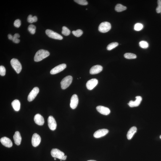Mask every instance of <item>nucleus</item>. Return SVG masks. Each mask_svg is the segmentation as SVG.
Masks as SVG:
<instances>
[{"instance_id":"obj_20","label":"nucleus","mask_w":161,"mask_h":161,"mask_svg":"<svg viewBox=\"0 0 161 161\" xmlns=\"http://www.w3.org/2000/svg\"><path fill=\"white\" fill-rule=\"evenodd\" d=\"M137 128L136 127H133L129 130L127 134V137L128 140H130L132 138L135 134L136 132Z\"/></svg>"},{"instance_id":"obj_10","label":"nucleus","mask_w":161,"mask_h":161,"mask_svg":"<svg viewBox=\"0 0 161 161\" xmlns=\"http://www.w3.org/2000/svg\"><path fill=\"white\" fill-rule=\"evenodd\" d=\"M109 132V130L107 129H101L97 130L94 134L93 136L96 138H99L105 136Z\"/></svg>"},{"instance_id":"obj_29","label":"nucleus","mask_w":161,"mask_h":161,"mask_svg":"<svg viewBox=\"0 0 161 161\" xmlns=\"http://www.w3.org/2000/svg\"><path fill=\"white\" fill-rule=\"evenodd\" d=\"M20 35L18 33H16L14 35L12 41L14 43H20V40L18 38L20 37Z\"/></svg>"},{"instance_id":"obj_1","label":"nucleus","mask_w":161,"mask_h":161,"mask_svg":"<svg viewBox=\"0 0 161 161\" xmlns=\"http://www.w3.org/2000/svg\"><path fill=\"white\" fill-rule=\"evenodd\" d=\"M50 55V53L47 51L41 49L37 51L34 57L35 62H38L41 61Z\"/></svg>"},{"instance_id":"obj_27","label":"nucleus","mask_w":161,"mask_h":161,"mask_svg":"<svg viewBox=\"0 0 161 161\" xmlns=\"http://www.w3.org/2000/svg\"><path fill=\"white\" fill-rule=\"evenodd\" d=\"M36 29V26L33 25H30L28 27V30L31 34H35Z\"/></svg>"},{"instance_id":"obj_12","label":"nucleus","mask_w":161,"mask_h":161,"mask_svg":"<svg viewBox=\"0 0 161 161\" xmlns=\"http://www.w3.org/2000/svg\"><path fill=\"white\" fill-rule=\"evenodd\" d=\"M98 83V80L96 79H92L87 82L86 86L88 90H91L97 85Z\"/></svg>"},{"instance_id":"obj_31","label":"nucleus","mask_w":161,"mask_h":161,"mask_svg":"<svg viewBox=\"0 0 161 161\" xmlns=\"http://www.w3.org/2000/svg\"><path fill=\"white\" fill-rule=\"evenodd\" d=\"M143 26L142 24L140 23H137L135 24L134 26V29L136 31H140L142 29Z\"/></svg>"},{"instance_id":"obj_19","label":"nucleus","mask_w":161,"mask_h":161,"mask_svg":"<svg viewBox=\"0 0 161 161\" xmlns=\"http://www.w3.org/2000/svg\"><path fill=\"white\" fill-rule=\"evenodd\" d=\"M14 142L17 145H19L21 144V141L22 138L21 136L20 133L18 131L15 132V134L13 136Z\"/></svg>"},{"instance_id":"obj_2","label":"nucleus","mask_w":161,"mask_h":161,"mask_svg":"<svg viewBox=\"0 0 161 161\" xmlns=\"http://www.w3.org/2000/svg\"><path fill=\"white\" fill-rule=\"evenodd\" d=\"M51 154L53 157L62 160H66L67 157L66 155H64L63 152L57 149H53L51 151Z\"/></svg>"},{"instance_id":"obj_24","label":"nucleus","mask_w":161,"mask_h":161,"mask_svg":"<svg viewBox=\"0 0 161 161\" xmlns=\"http://www.w3.org/2000/svg\"><path fill=\"white\" fill-rule=\"evenodd\" d=\"M27 20L29 23H32L34 22H36L37 21V18L36 16L32 17L31 15H29L27 18Z\"/></svg>"},{"instance_id":"obj_11","label":"nucleus","mask_w":161,"mask_h":161,"mask_svg":"<svg viewBox=\"0 0 161 161\" xmlns=\"http://www.w3.org/2000/svg\"><path fill=\"white\" fill-rule=\"evenodd\" d=\"M41 141V138L39 135L37 133H34L32 136V144L34 147L38 146Z\"/></svg>"},{"instance_id":"obj_14","label":"nucleus","mask_w":161,"mask_h":161,"mask_svg":"<svg viewBox=\"0 0 161 161\" xmlns=\"http://www.w3.org/2000/svg\"><path fill=\"white\" fill-rule=\"evenodd\" d=\"M97 110L100 113L104 115H107L110 113V111L108 108L99 106L96 107Z\"/></svg>"},{"instance_id":"obj_23","label":"nucleus","mask_w":161,"mask_h":161,"mask_svg":"<svg viewBox=\"0 0 161 161\" xmlns=\"http://www.w3.org/2000/svg\"><path fill=\"white\" fill-rule=\"evenodd\" d=\"M124 57L127 59H136L137 56L136 55L131 53H126L124 55Z\"/></svg>"},{"instance_id":"obj_4","label":"nucleus","mask_w":161,"mask_h":161,"mask_svg":"<svg viewBox=\"0 0 161 161\" xmlns=\"http://www.w3.org/2000/svg\"><path fill=\"white\" fill-rule=\"evenodd\" d=\"M11 64L13 68L17 73H19L22 69L21 64L18 60L16 59H13L11 61Z\"/></svg>"},{"instance_id":"obj_7","label":"nucleus","mask_w":161,"mask_h":161,"mask_svg":"<svg viewBox=\"0 0 161 161\" xmlns=\"http://www.w3.org/2000/svg\"><path fill=\"white\" fill-rule=\"evenodd\" d=\"M66 67V65L65 64H62L56 66L51 71V74H55L62 71Z\"/></svg>"},{"instance_id":"obj_34","label":"nucleus","mask_w":161,"mask_h":161,"mask_svg":"<svg viewBox=\"0 0 161 161\" xmlns=\"http://www.w3.org/2000/svg\"><path fill=\"white\" fill-rule=\"evenodd\" d=\"M6 70L4 66H0V75L1 76H4L6 74Z\"/></svg>"},{"instance_id":"obj_26","label":"nucleus","mask_w":161,"mask_h":161,"mask_svg":"<svg viewBox=\"0 0 161 161\" xmlns=\"http://www.w3.org/2000/svg\"><path fill=\"white\" fill-rule=\"evenodd\" d=\"M62 33L66 36H68L70 33V31L69 29L65 26H63L62 28Z\"/></svg>"},{"instance_id":"obj_40","label":"nucleus","mask_w":161,"mask_h":161,"mask_svg":"<svg viewBox=\"0 0 161 161\" xmlns=\"http://www.w3.org/2000/svg\"></svg>"},{"instance_id":"obj_36","label":"nucleus","mask_w":161,"mask_h":161,"mask_svg":"<svg viewBox=\"0 0 161 161\" xmlns=\"http://www.w3.org/2000/svg\"><path fill=\"white\" fill-rule=\"evenodd\" d=\"M8 37L9 39L10 40H12L13 38V36L11 34H8Z\"/></svg>"},{"instance_id":"obj_25","label":"nucleus","mask_w":161,"mask_h":161,"mask_svg":"<svg viewBox=\"0 0 161 161\" xmlns=\"http://www.w3.org/2000/svg\"><path fill=\"white\" fill-rule=\"evenodd\" d=\"M118 45V43L117 42H113L111 43L107 46V49L108 50L110 51L116 47Z\"/></svg>"},{"instance_id":"obj_17","label":"nucleus","mask_w":161,"mask_h":161,"mask_svg":"<svg viewBox=\"0 0 161 161\" xmlns=\"http://www.w3.org/2000/svg\"><path fill=\"white\" fill-rule=\"evenodd\" d=\"M103 67L100 65H97L93 66L90 70V73L91 74H96L102 71Z\"/></svg>"},{"instance_id":"obj_15","label":"nucleus","mask_w":161,"mask_h":161,"mask_svg":"<svg viewBox=\"0 0 161 161\" xmlns=\"http://www.w3.org/2000/svg\"><path fill=\"white\" fill-rule=\"evenodd\" d=\"M136 100L134 101H130L128 104L130 107H137L139 106L142 100V98L140 96H137L136 97Z\"/></svg>"},{"instance_id":"obj_33","label":"nucleus","mask_w":161,"mask_h":161,"mask_svg":"<svg viewBox=\"0 0 161 161\" xmlns=\"http://www.w3.org/2000/svg\"><path fill=\"white\" fill-rule=\"evenodd\" d=\"M158 6L156 9V11L157 13H161V0H158L157 1Z\"/></svg>"},{"instance_id":"obj_28","label":"nucleus","mask_w":161,"mask_h":161,"mask_svg":"<svg viewBox=\"0 0 161 161\" xmlns=\"http://www.w3.org/2000/svg\"><path fill=\"white\" fill-rule=\"evenodd\" d=\"M72 33L74 35L77 37H79L83 34V31L81 30L78 29L76 30H74L72 31Z\"/></svg>"},{"instance_id":"obj_9","label":"nucleus","mask_w":161,"mask_h":161,"mask_svg":"<svg viewBox=\"0 0 161 161\" xmlns=\"http://www.w3.org/2000/svg\"><path fill=\"white\" fill-rule=\"evenodd\" d=\"M39 92V88L37 87L34 88L28 95V101L30 102L33 101L36 98Z\"/></svg>"},{"instance_id":"obj_3","label":"nucleus","mask_w":161,"mask_h":161,"mask_svg":"<svg viewBox=\"0 0 161 161\" xmlns=\"http://www.w3.org/2000/svg\"><path fill=\"white\" fill-rule=\"evenodd\" d=\"M72 79V77L70 75H68L64 77L61 82V88L62 89H65L69 87L71 84Z\"/></svg>"},{"instance_id":"obj_38","label":"nucleus","mask_w":161,"mask_h":161,"mask_svg":"<svg viewBox=\"0 0 161 161\" xmlns=\"http://www.w3.org/2000/svg\"><path fill=\"white\" fill-rule=\"evenodd\" d=\"M54 160H56V158H54Z\"/></svg>"},{"instance_id":"obj_35","label":"nucleus","mask_w":161,"mask_h":161,"mask_svg":"<svg viewBox=\"0 0 161 161\" xmlns=\"http://www.w3.org/2000/svg\"><path fill=\"white\" fill-rule=\"evenodd\" d=\"M21 25V21L19 19H17V20H15L14 22V26L17 28H19L20 26Z\"/></svg>"},{"instance_id":"obj_22","label":"nucleus","mask_w":161,"mask_h":161,"mask_svg":"<svg viewBox=\"0 0 161 161\" xmlns=\"http://www.w3.org/2000/svg\"><path fill=\"white\" fill-rule=\"evenodd\" d=\"M127 9V8L126 6L120 4H117L115 8V10L117 12H123L125 10Z\"/></svg>"},{"instance_id":"obj_32","label":"nucleus","mask_w":161,"mask_h":161,"mask_svg":"<svg viewBox=\"0 0 161 161\" xmlns=\"http://www.w3.org/2000/svg\"><path fill=\"white\" fill-rule=\"evenodd\" d=\"M74 1L81 5L86 6L88 4V2L86 0H75Z\"/></svg>"},{"instance_id":"obj_5","label":"nucleus","mask_w":161,"mask_h":161,"mask_svg":"<svg viewBox=\"0 0 161 161\" xmlns=\"http://www.w3.org/2000/svg\"><path fill=\"white\" fill-rule=\"evenodd\" d=\"M111 25L108 22H105L101 23L99 27V31L103 33L107 32L110 30Z\"/></svg>"},{"instance_id":"obj_30","label":"nucleus","mask_w":161,"mask_h":161,"mask_svg":"<svg viewBox=\"0 0 161 161\" xmlns=\"http://www.w3.org/2000/svg\"><path fill=\"white\" fill-rule=\"evenodd\" d=\"M139 46L140 47L144 49H146L148 47L149 44L147 42L145 41H141L139 43Z\"/></svg>"},{"instance_id":"obj_37","label":"nucleus","mask_w":161,"mask_h":161,"mask_svg":"<svg viewBox=\"0 0 161 161\" xmlns=\"http://www.w3.org/2000/svg\"><path fill=\"white\" fill-rule=\"evenodd\" d=\"M88 161H96L95 160H88Z\"/></svg>"},{"instance_id":"obj_18","label":"nucleus","mask_w":161,"mask_h":161,"mask_svg":"<svg viewBox=\"0 0 161 161\" xmlns=\"http://www.w3.org/2000/svg\"><path fill=\"white\" fill-rule=\"evenodd\" d=\"M34 120L36 124L40 126L44 125L45 121L44 118L39 114H36L34 117Z\"/></svg>"},{"instance_id":"obj_8","label":"nucleus","mask_w":161,"mask_h":161,"mask_svg":"<svg viewBox=\"0 0 161 161\" xmlns=\"http://www.w3.org/2000/svg\"><path fill=\"white\" fill-rule=\"evenodd\" d=\"M48 122L49 128L53 131L55 130L57 127V124L54 117L52 116H50L48 117Z\"/></svg>"},{"instance_id":"obj_13","label":"nucleus","mask_w":161,"mask_h":161,"mask_svg":"<svg viewBox=\"0 0 161 161\" xmlns=\"http://www.w3.org/2000/svg\"><path fill=\"white\" fill-rule=\"evenodd\" d=\"M78 102V96L76 94H74L72 96L70 100V107L72 109L76 108Z\"/></svg>"},{"instance_id":"obj_6","label":"nucleus","mask_w":161,"mask_h":161,"mask_svg":"<svg viewBox=\"0 0 161 161\" xmlns=\"http://www.w3.org/2000/svg\"><path fill=\"white\" fill-rule=\"evenodd\" d=\"M46 34L50 38L58 40H62L63 39L62 36L52 30L49 29L46 30Z\"/></svg>"},{"instance_id":"obj_39","label":"nucleus","mask_w":161,"mask_h":161,"mask_svg":"<svg viewBox=\"0 0 161 161\" xmlns=\"http://www.w3.org/2000/svg\"><path fill=\"white\" fill-rule=\"evenodd\" d=\"M160 139H161V135H160Z\"/></svg>"},{"instance_id":"obj_16","label":"nucleus","mask_w":161,"mask_h":161,"mask_svg":"<svg viewBox=\"0 0 161 161\" xmlns=\"http://www.w3.org/2000/svg\"><path fill=\"white\" fill-rule=\"evenodd\" d=\"M2 144L7 147H11L13 145V143L11 140L7 137H4L1 138L0 140Z\"/></svg>"},{"instance_id":"obj_21","label":"nucleus","mask_w":161,"mask_h":161,"mask_svg":"<svg viewBox=\"0 0 161 161\" xmlns=\"http://www.w3.org/2000/svg\"><path fill=\"white\" fill-rule=\"evenodd\" d=\"M12 106L14 110L18 111L20 110V103L18 100L16 99L13 101L12 103Z\"/></svg>"}]
</instances>
